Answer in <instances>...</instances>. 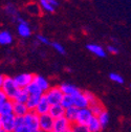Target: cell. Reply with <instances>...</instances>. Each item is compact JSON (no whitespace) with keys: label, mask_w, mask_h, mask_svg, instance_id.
<instances>
[{"label":"cell","mask_w":131,"mask_h":132,"mask_svg":"<svg viewBox=\"0 0 131 132\" xmlns=\"http://www.w3.org/2000/svg\"><path fill=\"white\" fill-rule=\"evenodd\" d=\"M1 89L6 94L9 100H12V101H14L15 96L17 95V93L20 90V88L18 87V85L16 84L14 78H12V77H5L4 83H3V86H2Z\"/></svg>","instance_id":"cell-1"},{"label":"cell","mask_w":131,"mask_h":132,"mask_svg":"<svg viewBox=\"0 0 131 132\" xmlns=\"http://www.w3.org/2000/svg\"><path fill=\"white\" fill-rule=\"evenodd\" d=\"M45 97L47 98L48 103H50L52 106L53 105H59L61 104L63 97H64V93L62 92L61 88L59 86H54L51 87L45 93H44Z\"/></svg>","instance_id":"cell-2"},{"label":"cell","mask_w":131,"mask_h":132,"mask_svg":"<svg viewBox=\"0 0 131 132\" xmlns=\"http://www.w3.org/2000/svg\"><path fill=\"white\" fill-rule=\"evenodd\" d=\"M39 118L40 115H38L35 111H29L25 117L22 118L23 124L28 127L31 131H37L39 130Z\"/></svg>","instance_id":"cell-3"},{"label":"cell","mask_w":131,"mask_h":132,"mask_svg":"<svg viewBox=\"0 0 131 132\" xmlns=\"http://www.w3.org/2000/svg\"><path fill=\"white\" fill-rule=\"evenodd\" d=\"M14 80L20 89H25L29 84L34 82V75L28 72H23L14 77Z\"/></svg>","instance_id":"cell-4"},{"label":"cell","mask_w":131,"mask_h":132,"mask_svg":"<svg viewBox=\"0 0 131 132\" xmlns=\"http://www.w3.org/2000/svg\"><path fill=\"white\" fill-rule=\"evenodd\" d=\"M93 117H94V115H93V113L91 112V110L89 108L80 109L79 113H78V118H77L76 124L82 125V126H87L88 123L91 121V119Z\"/></svg>","instance_id":"cell-5"},{"label":"cell","mask_w":131,"mask_h":132,"mask_svg":"<svg viewBox=\"0 0 131 132\" xmlns=\"http://www.w3.org/2000/svg\"><path fill=\"white\" fill-rule=\"evenodd\" d=\"M54 123L55 120L51 117L50 114L40 115L39 118V129L44 132H52L54 129Z\"/></svg>","instance_id":"cell-6"},{"label":"cell","mask_w":131,"mask_h":132,"mask_svg":"<svg viewBox=\"0 0 131 132\" xmlns=\"http://www.w3.org/2000/svg\"><path fill=\"white\" fill-rule=\"evenodd\" d=\"M16 21H17V23H18V25H17L18 35L22 38H28L31 35V28H30L29 23L26 20L22 19L21 17H19Z\"/></svg>","instance_id":"cell-7"},{"label":"cell","mask_w":131,"mask_h":132,"mask_svg":"<svg viewBox=\"0 0 131 132\" xmlns=\"http://www.w3.org/2000/svg\"><path fill=\"white\" fill-rule=\"evenodd\" d=\"M71 126H72V124L65 117H63V118L55 120L53 131L54 132H66L71 129Z\"/></svg>","instance_id":"cell-8"},{"label":"cell","mask_w":131,"mask_h":132,"mask_svg":"<svg viewBox=\"0 0 131 132\" xmlns=\"http://www.w3.org/2000/svg\"><path fill=\"white\" fill-rule=\"evenodd\" d=\"M16 120H17V118H16L14 114H10V115H6V117H2L1 118L2 130L7 131V132H13L15 127H16Z\"/></svg>","instance_id":"cell-9"},{"label":"cell","mask_w":131,"mask_h":132,"mask_svg":"<svg viewBox=\"0 0 131 132\" xmlns=\"http://www.w3.org/2000/svg\"><path fill=\"white\" fill-rule=\"evenodd\" d=\"M73 103H75V107L79 108V109H83V108H89V100L87 98L86 94L84 91L80 92L79 94L73 96Z\"/></svg>","instance_id":"cell-10"},{"label":"cell","mask_w":131,"mask_h":132,"mask_svg":"<svg viewBox=\"0 0 131 132\" xmlns=\"http://www.w3.org/2000/svg\"><path fill=\"white\" fill-rule=\"evenodd\" d=\"M62 90V92L64 93V95H70V96H75L77 94H79L80 92H82L81 89H79L76 85L70 84V83H62L59 86Z\"/></svg>","instance_id":"cell-11"},{"label":"cell","mask_w":131,"mask_h":132,"mask_svg":"<svg viewBox=\"0 0 131 132\" xmlns=\"http://www.w3.org/2000/svg\"><path fill=\"white\" fill-rule=\"evenodd\" d=\"M34 83H35L44 93L52 87L50 81H48L45 77L40 76V75H35V76H34Z\"/></svg>","instance_id":"cell-12"},{"label":"cell","mask_w":131,"mask_h":132,"mask_svg":"<svg viewBox=\"0 0 131 132\" xmlns=\"http://www.w3.org/2000/svg\"><path fill=\"white\" fill-rule=\"evenodd\" d=\"M51 104L48 103L47 98L45 97V95H42L41 96V100L35 110V112L38 114V115H44V114H48L50 112V109H51Z\"/></svg>","instance_id":"cell-13"},{"label":"cell","mask_w":131,"mask_h":132,"mask_svg":"<svg viewBox=\"0 0 131 132\" xmlns=\"http://www.w3.org/2000/svg\"><path fill=\"white\" fill-rule=\"evenodd\" d=\"M14 101L12 100H7L3 103L0 104V118L2 117H6L10 114H14Z\"/></svg>","instance_id":"cell-14"},{"label":"cell","mask_w":131,"mask_h":132,"mask_svg":"<svg viewBox=\"0 0 131 132\" xmlns=\"http://www.w3.org/2000/svg\"><path fill=\"white\" fill-rule=\"evenodd\" d=\"M29 112L26 104L23 103H17V102H14V115L16 118H23Z\"/></svg>","instance_id":"cell-15"},{"label":"cell","mask_w":131,"mask_h":132,"mask_svg":"<svg viewBox=\"0 0 131 132\" xmlns=\"http://www.w3.org/2000/svg\"><path fill=\"white\" fill-rule=\"evenodd\" d=\"M39 4L43 11L47 13H54L59 3L57 0H39Z\"/></svg>","instance_id":"cell-16"},{"label":"cell","mask_w":131,"mask_h":132,"mask_svg":"<svg viewBox=\"0 0 131 132\" xmlns=\"http://www.w3.org/2000/svg\"><path fill=\"white\" fill-rule=\"evenodd\" d=\"M86 48L88 49V51H89L92 55L99 57V58H105V57H106V52L104 51V48H103L101 45H99V44L90 43V44H87Z\"/></svg>","instance_id":"cell-17"},{"label":"cell","mask_w":131,"mask_h":132,"mask_svg":"<svg viewBox=\"0 0 131 132\" xmlns=\"http://www.w3.org/2000/svg\"><path fill=\"white\" fill-rule=\"evenodd\" d=\"M48 114L54 119V120H57V119H60V118H63L64 114H65V109L64 107L59 104V105H53L51 106V109H50V112Z\"/></svg>","instance_id":"cell-18"},{"label":"cell","mask_w":131,"mask_h":132,"mask_svg":"<svg viewBox=\"0 0 131 132\" xmlns=\"http://www.w3.org/2000/svg\"><path fill=\"white\" fill-rule=\"evenodd\" d=\"M79 108L72 106L70 108H67V109H65V114H64V117L66 118L72 125L76 124L77 122V118H78V113H79Z\"/></svg>","instance_id":"cell-19"},{"label":"cell","mask_w":131,"mask_h":132,"mask_svg":"<svg viewBox=\"0 0 131 132\" xmlns=\"http://www.w3.org/2000/svg\"><path fill=\"white\" fill-rule=\"evenodd\" d=\"M86 127L88 128V130L90 132H101L102 129H103V127H102L99 119H97V117H93Z\"/></svg>","instance_id":"cell-20"},{"label":"cell","mask_w":131,"mask_h":132,"mask_svg":"<svg viewBox=\"0 0 131 132\" xmlns=\"http://www.w3.org/2000/svg\"><path fill=\"white\" fill-rule=\"evenodd\" d=\"M41 100V96H36V95H29L28 96V100L26 102V106L28 108L29 111H35L39 102Z\"/></svg>","instance_id":"cell-21"},{"label":"cell","mask_w":131,"mask_h":132,"mask_svg":"<svg viewBox=\"0 0 131 132\" xmlns=\"http://www.w3.org/2000/svg\"><path fill=\"white\" fill-rule=\"evenodd\" d=\"M25 10L28 14H30L32 16H38L41 13V6H40V4H38L36 2H29L28 4H26Z\"/></svg>","instance_id":"cell-22"},{"label":"cell","mask_w":131,"mask_h":132,"mask_svg":"<svg viewBox=\"0 0 131 132\" xmlns=\"http://www.w3.org/2000/svg\"><path fill=\"white\" fill-rule=\"evenodd\" d=\"M13 42V36L7 30L0 31V44L1 45H10Z\"/></svg>","instance_id":"cell-23"},{"label":"cell","mask_w":131,"mask_h":132,"mask_svg":"<svg viewBox=\"0 0 131 132\" xmlns=\"http://www.w3.org/2000/svg\"><path fill=\"white\" fill-rule=\"evenodd\" d=\"M89 109L91 110V112L93 113L94 117H97V115H99L102 111H104V110H105V108H104L103 104H102L99 100H96L95 102L91 103V104L89 105Z\"/></svg>","instance_id":"cell-24"},{"label":"cell","mask_w":131,"mask_h":132,"mask_svg":"<svg viewBox=\"0 0 131 132\" xmlns=\"http://www.w3.org/2000/svg\"><path fill=\"white\" fill-rule=\"evenodd\" d=\"M28 92L26 89H20L19 92L17 93V95L15 96L14 98V102H17V103H23V104H26L27 100H28Z\"/></svg>","instance_id":"cell-25"},{"label":"cell","mask_w":131,"mask_h":132,"mask_svg":"<svg viewBox=\"0 0 131 132\" xmlns=\"http://www.w3.org/2000/svg\"><path fill=\"white\" fill-rule=\"evenodd\" d=\"M25 89L27 90V92H28L29 95H36V96H42V95H44V92L34 83V82H32L31 84H29Z\"/></svg>","instance_id":"cell-26"},{"label":"cell","mask_w":131,"mask_h":132,"mask_svg":"<svg viewBox=\"0 0 131 132\" xmlns=\"http://www.w3.org/2000/svg\"><path fill=\"white\" fill-rule=\"evenodd\" d=\"M13 132H34V131H31L28 127H26L23 124L22 118H17V120H16V127Z\"/></svg>","instance_id":"cell-27"},{"label":"cell","mask_w":131,"mask_h":132,"mask_svg":"<svg viewBox=\"0 0 131 132\" xmlns=\"http://www.w3.org/2000/svg\"><path fill=\"white\" fill-rule=\"evenodd\" d=\"M97 119H99V121H100V123H101V125H102V127H103V129H104V128L108 125L109 120H110L109 113H108L106 110H104V111H102L99 115H97Z\"/></svg>","instance_id":"cell-28"},{"label":"cell","mask_w":131,"mask_h":132,"mask_svg":"<svg viewBox=\"0 0 131 132\" xmlns=\"http://www.w3.org/2000/svg\"><path fill=\"white\" fill-rule=\"evenodd\" d=\"M5 13H6L7 15H10L11 17L14 18L15 20H17V19L20 17L19 14H18L17 9H16V6L13 5V4H9V5L5 6Z\"/></svg>","instance_id":"cell-29"},{"label":"cell","mask_w":131,"mask_h":132,"mask_svg":"<svg viewBox=\"0 0 131 132\" xmlns=\"http://www.w3.org/2000/svg\"><path fill=\"white\" fill-rule=\"evenodd\" d=\"M61 105L64 107V109H67V108H70L72 106H75V103H73V96H70V95H64L63 100L61 102Z\"/></svg>","instance_id":"cell-30"},{"label":"cell","mask_w":131,"mask_h":132,"mask_svg":"<svg viewBox=\"0 0 131 132\" xmlns=\"http://www.w3.org/2000/svg\"><path fill=\"white\" fill-rule=\"evenodd\" d=\"M109 79L112 82H114V83H117V84H123L124 83V78L120 73H117V72L109 73Z\"/></svg>","instance_id":"cell-31"},{"label":"cell","mask_w":131,"mask_h":132,"mask_svg":"<svg viewBox=\"0 0 131 132\" xmlns=\"http://www.w3.org/2000/svg\"><path fill=\"white\" fill-rule=\"evenodd\" d=\"M71 131L72 132H90L86 126H82L78 124H73L71 126Z\"/></svg>","instance_id":"cell-32"},{"label":"cell","mask_w":131,"mask_h":132,"mask_svg":"<svg viewBox=\"0 0 131 132\" xmlns=\"http://www.w3.org/2000/svg\"><path fill=\"white\" fill-rule=\"evenodd\" d=\"M52 46H53V48L55 49L57 53H59V54H61V55H64V54H65V48H64V46H63L62 44H60L59 42H53V43H52Z\"/></svg>","instance_id":"cell-33"},{"label":"cell","mask_w":131,"mask_h":132,"mask_svg":"<svg viewBox=\"0 0 131 132\" xmlns=\"http://www.w3.org/2000/svg\"><path fill=\"white\" fill-rule=\"evenodd\" d=\"M37 40H38V42L41 43V44H45V45L52 44L51 41H50V39H48L47 37H45L44 35H38V36H37Z\"/></svg>","instance_id":"cell-34"},{"label":"cell","mask_w":131,"mask_h":132,"mask_svg":"<svg viewBox=\"0 0 131 132\" xmlns=\"http://www.w3.org/2000/svg\"><path fill=\"white\" fill-rule=\"evenodd\" d=\"M85 92V94H86V96H87V98L89 100V103L91 104V103H93V102H95L97 98H96V96L92 93V92H90V91H84Z\"/></svg>","instance_id":"cell-35"},{"label":"cell","mask_w":131,"mask_h":132,"mask_svg":"<svg viewBox=\"0 0 131 132\" xmlns=\"http://www.w3.org/2000/svg\"><path fill=\"white\" fill-rule=\"evenodd\" d=\"M107 52L112 54V55H117L119 53V48L117 46H114V45H108L107 46Z\"/></svg>","instance_id":"cell-36"},{"label":"cell","mask_w":131,"mask_h":132,"mask_svg":"<svg viewBox=\"0 0 131 132\" xmlns=\"http://www.w3.org/2000/svg\"><path fill=\"white\" fill-rule=\"evenodd\" d=\"M6 100H7L6 94L3 92V90H2V89H0V104L3 103V102H5Z\"/></svg>","instance_id":"cell-37"},{"label":"cell","mask_w":131,"mask_h":132,"mask_svg":"<svg viewBox=\"0 0 131 132\" xmlns=\"http://www.w3.org/2000/svg\"><path fill=\"white\" fill-rule=\"evenodd\" d=\"M4 80H5V77H4L3 75H1V73H0V89H1V88H2V86H3Z\"/></svg>","instance_id":"cell-38"},{"label":"cell","mask_w":131,"mask_h":132,"mask_svg":"<svg viewBox=\"0 0 131 132\" xmlns=\"http://www.w3.org/2000/svg\"><path fill=\"white\" fill-rule=\"evenodd\" d=\"M0 130H2V126H1V118H0Z\"/></svg>","instance_id":"cell-39"},{"label":"cell","mask_w":131,"mask_h":132,"mask_svg":"<svg viewBox=\"0 0 131 132\" xmlns=\"http://www.w3.org/2000/svg\"><path fill=\"white\" fill-rule=\"evenodd\" d=\"M35 132H44V131H42V130L39 129V130H37V131H35Z\"/></svg>","instance_id":"cell-40"},{"label":"cell","mask_w":131,"mask_h":132,"mask_svg":"<svg viewBox=\"0 0 131 132\" xmlns=\"http://www.w3.org/2000/svg\"><path fill=\"white\" fill-rule=\"evenodd\" d=\"M0 132H7V131H4V130H0Z\"/></svg>","instance_id":"cell-41"},{"label":"cell","mask_w":131,"mask_h":132,"mask_svg":"<svg viewBox=\"0 0 131 132\" xmlns=\"http://www.w3.org/2000/svg\"><path fill=\"white\" fill-rule=\"evenodd\" d=\"M66 132H72V131H71V129H70V130H68V131H66Z\"/></svg>","instance_id":"cell-42"},{"label":"cell","mask_w":131,"mask_h":132,"mask_svg":"<svg viewBox=\"0 0 131 132\" xmlns=\"http://www.w3.org/2000/svg\"><path fill=\"white\" fill-rule=\"evenodd\" d=\"M130 87H131V86H130Z\"/></svg>","instance_id":"cell-43"}]
</instances>
